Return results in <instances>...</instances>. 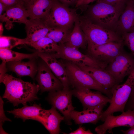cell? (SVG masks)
Wrapping results in <instances>:
<instances>
[{"mask_svg": "<svg viewBox=\"0 0 134 134\" xmlns=\"http://www.w3.org/2000/svg\"><path fill=\"white\" fill-rule=\"evenodd\" d=\"M96 0H78L76 3V7L86 5L89 3L92 2Z\"/></svg>", "mask_w": 134, "mask_h": 134, "instance_id": "obj_35", "label": "cell"}, {"mask_svg": "<svg viewBox=\"0 0 134 134\" xmlns=\"http://www.w3.org/2000/svg\"></svg>", "mask_w": 134, "mask_h": 134, "instance_id": "obj_40", "label": "cell"}, {"mask_svg": "<svg viewBox=\"0 0 134 134\" xmlns=\"http://www.w3.org/2000/svg\"><path fill=\"white\" fill-rule=\"evenodd\" d=\"M103 109L101 108H88L81 111L74 110L71 114V118L76 124L91 123L95 124L100 120Z\"/></svg>", "mask_w": 134, "mask_h": 134, "instance_id": "obj_22", "label": "cell"}, {"mask_svg": "<svg viewBox=\"0 0 134 134\" xmlns=\"http://www.w3.org/2000/svg\"><path fill=\"white\" fill-rule=\"evenodd\" d=\"M0 21L6 23L5 27L9 28L12 23L17 22L26 24L29 20V16L24 2L21 1L12 6L7 7L0 15Z\"/></svg>", "mask_w": 134, "mask_h": 134, "instance_id": "obj_14", "label": "cell"}, {"mask_svg": "<svg viewBox=\"0 0 134 134\" xmlns=\"http://www.w3.org/2000/svg\"><path fill=\"white\" fill-rule=\"evenodd\" d=\"M69 134H92L89 130H85L82 127H80L76 130L70 133Z\"/></svg>", "mask_w": 134, "mask_h": 134, "instance_id": "obj_34", "label": "cell"}, {"mask_svg": "<svg viewBox=\"0 0 134 134\" xmlns=\"http://www.w3.org/2000/svg\"><path fill=\"white\" fill-rule=\"evenodd\" d=\"M26 44L29 45L46 36L50 27L44 22L29 19L26 24Z\"/></svg>", "mask_w": 134, "mask_h": 134, "instance_id": "obj_21", "label": "cell"}, {"mask_svg": "<svg viewBox=\"0 0 134 134\" xmlns=\"http://www.w3.org/2000/svg\"><path fill=\"white\" fill-rule=\"evenodd\" d=\"M72 92V94L82 103L84 109L96 108H103L111 101V99L103 95L101 92L98 91L93 92L88 88L74 89Z\"/></svg>", "mask_w": 134, "mask_h": 134, "instance_id": "obj_11", "label": "cell"}, {"mask_svg": "<svg viewBox=\"0 0 134 134\" xmlns=\"http://www.w3.org/2000/svg\"><path fill=\"white\" fill-rule=\"evenodd\" d=\"M24 3L30 19L44 22L49 14L52 0H28Z\"/></svg>", "mask_w": 134, "mask_h": 134, "instance_id": "obj_16", "label": "cell"}, {"mask_svg": "<svg viewBox=\"0 0 134 134\" xmlns=\"http://www.w3.org/2000/svg\"><path fill=\"white\" fill-rule=\"evenodd\" d=\"M121 131L125 134H134V126L131 127L127 130L124 131L122 130Z\"/></svg>", "mask_w": 134, "mask_h": 134, "instance_id": "obj_37", "label": "cell"}, {"mask_svg": "<svg viewBox=\"0 0 134 134\" xmlns=\"http://www.w3.org/2000/svg\"><path fill=\"white\" fill-rule=\"evenodd\" d=\"M121 126H134V111L128 110L116 116L108 115L103 123L96 127L95 130L97 134H104L107 130L111 133L113 128Z\"/></svg>", "mask_w": 134, "mask_h": 134, "instance_id": "obj_13", "label": "cell"}, {"mask_svg": "<svg viewBox=\"0 0 134 134\" xmlns=\"http://www.w3.org/2000/svg\"><path fill=\"white\" fill-rule=\"evenodd\" d=\"M70 32L68 30L59 27H50L46 36L51 39L59 45L67 41Z\"/></svg>", "mask_w": 134, "mask_h": 134, "instance_id": "obj_27", "label": "cell"}, {"mask_svg": "<svg viewBox=\"0 0 134 134\" xmlns=\"http://www.w3.org/2000/svg\"><path fill=\"white\" fill-rule=\"evenodd\" d=\"M128 0H98L112 5L126 4Z\"/></svg>", "mask_w": 134, "mask_h": 134, "instance_id": "obj_32", "label": "cell"}, {"mask_svg": "<svg viewBox=\"0 0 134 134\" xmlns=\"http://www.w3.org/2000/svg\"><path fill=\"white\" fill-rule=\"evenodd\" d=\"M4 102L1 97H0V134H8L3 129L2 126L6 121H11V120L6 116L3 109Z\"/></svg>", "mask_w": 134, "mask_h": 134, "instance_id": "obj_30", "label": "cell"}, {"mask_svg": "<svg viewBox=\"0 0 134 134\" xmlns=\"http://www.w3.org/2000/svg\"><path fill=\"white\" fill-rule=\"evenodd\" d=\"M77 65L101 85L107 91L109 98L111 99L112 96V89L116 85L119 84L111 75L105 69L84 65Z\"/></svg>", "mask_w": 134, "mask_h": 134, "instance_id": "obj_15", "label": "cell"}, {"mask_svg": "<svg viewBox=\"0 0 134 134\" xmlns=\"http://www.w3.org/2000/svg\"><path fill=\"white\" fill-rule=\"evenodd\" d=\"M29 59L27 62L22 61L10 62L6 63L8 70L15 73L20 77L29 76L35 79L38 70V63L36 59Z\"/></svg>", "mask_w": 134, "mask_h": 134, "instance_id": "obj_19", "label": "cell"}, {"mask_svg": "<svg viewBox=\"0 0 134 134\" xmlns=\"http://www.w3.org/2000/svg\"><path fill=\"white\" fill-rule=\"evenodd\" d=\"M74 24L72 31L70 32L64 44L78 50L79 48H85L88 44L87 40L81 28L78 17L75 20Z\"/></svg>", "mask_w": 134, "mask_h": 134, "instance_id": "obj_23", "label": "cell"}, {"mask_svg": "<svg viewBox=\"0 0 134 134\" xmlns=\"http://www.w3.org/2000/svg\"><path fill=\"white\" fill-rule=\"evenodd\" d=\"M72 90L69 88L49 92L47 100L52 106L58 109L63 115L67 123L70 125L71 114L74 108L72 103Z\"/></svg>", "mask_w": 134, "mask_h": 134, "instance_id": "obj_9", "label": "cell"}, {"mask_svg": "<svg viewBox=\"0 0 134 134\" xmlns=\"http://www.w3.org/2000/svg\"><path fill=\"white\" fill-rule=\"evenodd\" d=\"M30 45L40 52L51 53L57 52L59 45L49 38L45 36Z\"/></svg>", "mask_w": 134, "mask_h": 134, "instance_id": "obj_26", "label": "cell"}, {"mask_svg": "<svg viewBox=\"0 0 134 134\" xmlns=\"http://www.w3.org/2000/svg\"><path fill=\"white\" fill-rule=\"evenodd\" d=\"M63 63L65 67L70 85L74 89L87 88L96 90L109 98L105 89L76 64L68 61Z\"/></svg>", "mask_w": 134, "mask_h": 134, "instance_id": "obj_5", "label": "cell"}, {"mask_svg": "<svg viewBox=\"0 0 134 134\" xmlns=\"http://www.w3.org/2000/svg\"><path fill=\"white\" fill-rule=\"evenodd\" d=\"M37 51L32 53H24L13 51L11 49L0 48V58L2 62H8L22 61L25 59H37L39 57Z\"/></svg>", "mask_w": 134, "mask_h": 134, "instance_id": "obj_25", "label": "cell"}, {"mask_svg": "<svg viewBox=\"0 0 134 134\" xmlns=\"http://www.w3.org/2000/svg\"><path fill=\"white\" fill-rule=\"evenodd\" d=\"M25 38L21 39L7 36L0 35V48L11 49L16 46L21 44H26Z\"/></svg>", "mask_w": 134, "mask_h": 134, "instance_id": "obj_28", "label": "cell"}, {"mask_svg": "<svg viewBox=\"0 0 134 134\" xmlns=\"http://www.w3.org/2000/svg\"><path fill=\"white\" fill-rule=\"evenodd\" d=\"M114 31L119 35L134 31V0H128L119 17Z\"/></svg>", "mask_w": 134, "mask_h": 134, "instance_id": "obj_20", "label": "cell"}, {"mask_svg": "<svg viewBox=\"0 0 134 134\" xmlns=\"http://www.w3.org/2000/svg\"><path fill=\"white\" fill-rule=\"evenodd\" d=\"M7 7L2 3L0 2V15L5 11Z\"/></svg>", "mask_w": 134, "mask_h": 134, "instance_id": "obj_38", "label": "cell"}, {"mask_svg": "<svg viewBox=\"0 0 134 134\" xmlns=\"http://www.w3.org/2000/svg\"><path fill=\"white\" fill-rule=\"evenodd\" d=\"M0 82L5 86L2 98L14 106L20 104L24 105L38 99L37 94L40 90L38 84L24 81L6 73L0 76Z\"/></svg>", "mask_w": 134, "mask_h": 134, "instance_id": "obj_1", "label": "cell"}, {"mask_svg": "<svg viewBox=\"0 0 134 134\" xmlns=\"http://www.w3.org/2000/svg\"><path fill=\"white\" fill-rule=\"evenodd\" d=\"M42 109L40 104H34L30 106L26 104L21 108L15 109L7 112L13 114L16 118L22 119L24 122L29 119L36 121Z\"/></svg>", "mask_w": 134, "mask_h": 134, "instance_id": "obj_24", "label": "cell"}, {"mask_svg": "<svg viewBox=\"0 0 134 134\" xmlns=\"http://www.w3.org/2000/svg\"><path fill=\"white\" fill-rule=\"evenodd\" d=\"M58 51L50 53L57 58H61L77 65H84L105 69L108 63L100 61L90 56L84 54L78 50L66 45H59Z\"/></svg>", "mask_w": 134, "mask_h": 134, "instance_id": "obj_7", "label": "cell"}, {"mask_svg": "<svg viewBox=\"0 0 134 134\" xmlns=\"http://www.w3.org/2000/svg\"><path fill=\"white\" fill-rule=\"evenodd\" d=\"M126 5H112L97 0L89 9L87 17L94 23L114 31Z\"/></svg>", "mask_w": 134, "mask_h": 134, "instance_id": "obj_2", "label": "cell"}, {"mask_svg": "<svg viewBox=\"0 0 134 134\" xmlns=\"http://www.w3.org/2000/svg\"><path fill=\"white\" fill-rule=\"evenodd\" d=\"M21 0H0L1 2L7 7L15 5L20 1Z\"/></svg>", "mask_w": 134, "mask_h": 134, "instance_id": "obj_33", "label": "cell"}, {"mask_svg": "<svg viewBox=\"0 0 134 134\" xmlns=\"http://www.w3.org/2000/svg\"><path fill=\"white\" fill-rule=\"evenodd\" d=\"M67 6L71 5L74 3H76L78 0H57Z\"/></svg>", "mask_w": 134, "mask_h": 134, "instance_id": "obj_36", "label": "cell"}, {"mask_svg": "<svg viewBox=\"0 0 134 134\" xmlns=\"http://www.w3.org/2000/svg\"><path fill=\"white\" fill-rule=\"evenodd\" d=\"M78 18L81 28L87 39V46L123 41L121 36L116 32L94 23L87 16Z\"/></svg>", "mask_w": 134, "mask_h": 134, "instance_id": "obj_3", "label": "cell"}, {"mask_svg": "<svg viewBox=\"0 0 134 134\" xmlns=\"http://www.w3.org/2000/svg\"><path fill=\"white\" fill-rule=\"evenodd\" d=\"M134 84V68L128 75L125 82L116 85L111 91L112 96L109 106L100 116V120L104 122L108 115L116 112L122 113L124 111L126 104L128 100Z\"/></svg>", "mask_w": 134, "mask_h": 134, "instance_id": "obj_4", "label": "cell"}, {"mask_svg": "<svg viewBox=\"0 0 134 134\" xmlns=\"http://www.w3.org/2000/svg\"><path fill=\"white\" fill-rule=\"evenodd\" d=\"M64 120V116H61L56 109L52 106L49 109H43L36 121L42 124L50 134H57L60 131V124Z\"/></svg>", "mask_w": 134, "mask_h": 134, "instance_id": "obj_17", "label": "cell"}, {"mask_svg": "<svg viewBox=\"0 0 134 134\" xmlns=\"http://www.w3.org/2000/svg\"><path fill=\"white\" fill-rule=\"evenodd\" d=\"M122 42H113L102 45L88 46L89 55L101 62L108 64L123 51Z\"/></svg>", "mask_w": 134, "mask_h": 134, "instance_id": "obj_12", "label": "cell"}, {"mask_svg": "<svg viewBox=\"0 0 134 134\" xmlns=\"http://www.w3.org/2000/svg\"><path fill=\"white\" fill-rule=\"evenodd\" d=\"M22 0L24 3H25L28 0Z\"/></svg>", "mask_w": 134, "mask_h": 134, "instance_id": "obj_39", "label": "cell"}, {"mask_svg": "<svg viewBox=\"0 0 134 134\" xmlns=\"http://www.w3.org/2000/svg\"><path fill=\"white\" fill-rule=\"evenodd\" d=\"M38 63V70L35 79L41 93L51 92L62 89L63 85L42 59Z\"/></svg>", "mask_w": 134, "mask_h": 134, "instance_id": "obj_10", "label": "cell"}, {"mask_svg": "<svg viewBox=\"0 0 134 134\" xmlns=\"http://www.w3.org/2000/svg\"><path fill=\"white\" fill-rule=\"evenodd\" d=\"M128 110L134 111V84L124 108L125 111Z\"/></svg>", "mask_w": 134, "mask_h": 134, "instance_id": "obj_31", "label": "cell"}, {"mask_svg": "<svg viewBox=\"0 0 134 134\" xmlns=\"http://www.w3.org/2000/svg\"><path fill=\"white\" fill-rule=\"evenodd\" d=\"M78 17L73 10L57 0H52L49 14L44 22L50 27H59L69 30Z\"/></svg>", "mask_w": 134, "mask_h": 134, "instance_id": "obj_6", "label": "cell"}, {"mask_svg": "<svg viewBox=\"0 0 134 134\" xmlns=\"http://www.w3.org/2000/svg\"><path fill=\"white\" fill-rule=\"evenodd\" d=\"M38 55L39 57L47 64L53 73L61 81L64 88H69L70 84L63 63L59 61L50 53L38 52Z\"/></svg>", "mask_w": 134, "mask_h": 134, "instance_id": "obj_18", "label": "cell"}, {"mask_svg": "<svg viewBox=\"0 0 134 134\" xmlns=\"http://www.w3.org/2000/svg\"><path fill=\"white\" fill-rule=\"evenodd\" d=\"M134 68V56L123 51L108 64L105 69L119 84Z\"/></svg>", "mask_w": 134, "mask_h": 134, "instance_id": "obj_8", "label": "cell"}, {"mask_svg": "<svg viewBox=\"0 0 134 134\" xmlns=\"http://www.w3.org/2000/svg\"><path fill=\"white\" fill-rule=\"evenodd\" d=\"M121 36L124 44L129 48L134 57V31L124 33Z\"/></svg>", "mask_w": 134, "mask_h": 134, "instance_id": "obj_29", "label": "cell"}]
</instances>
